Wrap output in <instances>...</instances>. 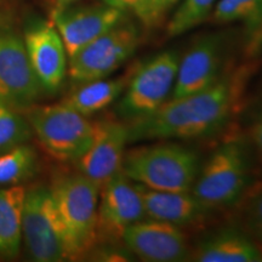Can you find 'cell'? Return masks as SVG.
Returning a JSON list of instances; mask_svg holds the SVG:
<instances>
[{
	"instance_id": "4316f807",
	"label": "cell",
	"mask_w": 262,
	"mask_h": 262,
	"mask_svg": "<svg viewBox=\"0 0 262 262\" xmlns=\"http://www.w3.org/2000/svg\"><path fill=\"white\" fill-rule=\"evenodd\" d=\"M102 2L111 6H114V8L127 11V10H133L136 5L142 3L143 0H102Z\"/></svg>"
},
{
	"instance_id": "7a4b0ae2",
	"label": "cell",
	"mask_w": 262,
	"mask_h": 262,
	"mask_svg": "<svg viewBox=\"0 0 262 262\" xmlns=\"http://www.w3.org/2000/svg\"><path fill=\"white\" fill-rule=\"evenodd\" d=\"M199 156L176 142H159L126 149L122 171L153 191H192L201 168Z\"/></svg>"
},
{
	"instance_id": "8992f818",
	"label": "cell",
	"mask_w": 262,
	"mask_h": 262,
	"mask_svg": "<svg viewBox=\"0 0 262 262\" xmlns=\"http://www.w3.org/2000/svg\"><path fill=\"white\" fill-rule=\"evenodd\" d=\"M179 60L175 51L166 50L134 68L125 90L118 98V116L131 122L159 110L172 94Z\"/></svg>"
},
{
	"instance_id": "5bb4252c",
	"label": "cell",
	"mask_w": 262,
	"mask_h": 262,
	"mask_svg": "<svg viewBox=\"0 0 262 262\" xmlns=\"http://www.w3.org/2000/svg\"><path fill=\"white\" fill-rule=\"evenodd\" d=\"M97 228L122 238L129 226L146 217L139 185L123 171L118 172L100 188Z\"/></svg>"
},
{
	"instance_id": "9c48e42d",
	"label": "cell",
	"mask_w": 262,
	"mask_h": 262,
	"mask_svg": "<svg viewBox=\"0 0 262 262\" xmlns=\"http://www.w3.org/2000/svg\"><path fill=\"white\" fill-rule=\"evenodd\" d=\"M124 10L106 3L93 5L57 6L52 12V24L60 33L68 57L110 31L126 17Z\"/></svg>"
},
{
	"instance_id": "e0dca14e",
	"label": "cell",
	"mask_w": 262,
	"mask_h": 262,
	"mask_svg": "<svg viewBox=\"0 0 262 262\" xmlns=\"http://www.w3.org/2000/svg\"><path fill=\"white\" fill-rule=\"evenodd\" d=\"M139 188L147 219L183 227L194 224L208 212L191 191H153L140 185Z\"/></svg>"
},
{
	"instance_id": "7c38bea8",
	"label": "cell",
	"mask_w": 262,
	"mask_h": 262,
	"mask_svg": "<svg viewBox=\"0 0 262 262\" xmlns=\"http://www.w3.org/2000/svg\"><path fill=\"white\" fill-rule=\"evenodd\" d=\"M225 54L222 35L212 33L196 39L180 57L175 86L169 100L187 96L214 84L225 73Z\"/></svg>"
},
{
	"instance_id": "277c9868",
	"label": "cell",
	"mask_w": 262,
	"mask_h": 262,
	"mask_svg": "<svg viewBox=\"0 0 262 262\" xmlns=\"http://www.w3.org/2000/svg\"><path fill=\"white\" fill-rule=\"evenodd\" d=\"M249 173L250 162L245 145L231 139L216 147L201 164L191 192L208 210L233 205L244 194Z\"/></svg>"
},
{
	"instance_id": "cb8c5ba5",
	"label": "cell",
	"mask_w": 262,
	"mask_h": 262,
	"mask_svg": "<svg viewBox=\"0 0 262 262\" xmlns=\"http://www.w3.org/2000/svg\"><path fill=\"white\" fill-rule=\"evenodd\" d=\"M182 0H143L131 11L143 27L153 28L162 24L168 12Z\"/></svg>"
},
{
	"instance_id": "d4e9b609",
	"label": "cell",
	"mask_w": 262,
	"mask_h": 262,
	"mask_svg": "<svg viewBox=\"0 0 262 262\" xmlns=\"http://www.w3.org/2000/svg\"><path fill=\"white\" fill-rule=\"evenodd\" d=\"M245 231L262 245V189L249 199L244 210Z\"/></svg>"
},
{
	"instance_id": "484cf974",
	"label": "cell",
	"mask_w": 262,
	"mask_h": 262,
	"mask_svg": "<svg viewBox=\"0 0 262 262\" xmlns=\"http://www.w3.org/2000/svg\"><path fill=\"white\" fill-rule=\"evenodd\" d=\"M249 137H250L254 148L256 149V153L262 160V107L255 114L253 122L250 124Z\"/></svg>"
},
{
	"instance_id": "30bf717a",
	"label": "cell",
	"mask_w": 262,
	"mask_h": 262,
	"mask_svg": "<svg viewBox=\"0 0 262 262\" xmlns=\"http://www.w3.org/2000/svg\"><path fill=\"white\" fill-rule=\"evenodd\" d=\"M42 93L24 40L12 33H0V100L17 110H28Z\"/></svg>"
},
{
	"instance_id": "5b68a950",
	"label": "cell",
	"mask_w": 262,
	"mask_h": 262,
	"mask_svg": "<svg viewBox=\"0 0 262 262\" xmlns=\"http://www.w3.org/2000/svg\"><path fill=\"white\" fill-rule=\"evenodd\" d=\"M26 118L44 149L61 162H77L96 133V123L63 102L29 107Z\"/></svg>"
},
{
	"instance_id": "4fadbf2b",
	"label": "cell",
	"mask_w": 262,
	"mask_h": 262,
	"mask_svg": "<svg viewBox=\"0 0 262 262\" xmlns=\"http://www.w3.org/2000/svg\"><path fill=\"white\" fill-rule=\"evenodd\" d=\"M127 145L126 123L116 120L96 123L93 143L77 160L79 172L101 188L108 180L122 171Z\"/></svg>"
},
{
	"instance_id": "ac0fdd59",
	"label": "cell",
	"mask_w": 262,
	"mask_h": 262,
	"mask_svg": "<svg viewBox=\"0 0 262 262\" xmlns=\"http://www.w3.org/2000/svg\"><path fill=\"white\" fill-rule=\"evenodd\" d=\"M131 72L133 70L117 78L107 77L81 83L66 98L63 103L85 117L93 116L116 102L122 96L129 83Z\"/></svg>"
},
{
	"instance_id": "3957f363",
	"label": "cell",
	"mask_w": 262,
	"mask_h": 262,
	"mask_svg": "<svg viewBox=\"0 0 262 262\" xmlns=\"http://www.w3.org/2000/svg\"><path fill=\"white\" fill-rule=\"evenodd\" d=\"M50 191L63 225L71 260L81 257L96 243L100 187L78 172L56 179Z\"/></svg>"
},
{
	"instance_id": "52a82bcc",
	"label": "cell",
	"mask_w": 262,
	"mask_h": 262,
	"mask_svg": "<svg viewBox=\"0 0 262 262\" xmlns=\"http://www.w3.org/2000/svg\"><path fill=\"white\" fill-rule=\"evenodd\" d=\"M22 239L34 261L71 260L63 225L50 188L45 186L26 189L22 210Z\"/></svg>"
},
{
	"instance_id": "9a60e30c",
	"label": "cell",
	"mask_w": 262,
	"mask_h": 262,
	"mask_svg": "<svg viewBox=\"0 0 262 262\" xmlns=\"http://www.w3.org/2000/svg\"><path fill=\"white\" fill-rule=\"evenodd\" d=\"M25 47L39 83L47 93H55L68 72L67 51L52 22L39 21L25 34Z\"/></svg>"
},
{
	"instance_id": "2e32d148",
	"label": "cell",
	"mask_w": 262,
	"mask_h": 262,
	"mask_svg": "<svg viewBox=\"0 0 262 262\" xmlns=\"http://www.w3.org/2000/svg\"><path fill=\"white\" fill-rule=\"evenodd\" d=\"M189 260L198 262H261L262 248L245 229H216L196 244Z\"/></svg>"
},
{
	"instance_id": "ba28073f",
	"label": "cell",
	"mask_w": 262,
	"mask_h": 262,
	"mask_svg": "<svg viewBox=\"0 0 262 262\" xmlns=\"http://www.w3.org/2000/svg\"><path fill=\"white\" fill-rule=\"evenodd\" d=\"M139 44V28L125 17L68 57L67 73L78 84L110 77L133 56Z\"/></svg>"
},
{
	"instance_id": "d6986e66",
	"label": "cell",
	"mask_w": 262,
	"mask_h": 262,
	"mask_svg": "<svg viewBox=\"0 0 262 262\" xmlns=\"http://www.w3.org/2000/svg\"><path fill=\"white\" fill-rule=\"evenodd\" d=\"M26 189L10 186L0 189V255L14 257L22 241V210Z\"/></svg>"
},
{
	"instance_id": "83f0119b",
	"label": "cell",
	"mask_w": 262,
	"mask_h": 262,
	"mask_svg": "<svg viewBox=\"0 0 262 262\" xmlns=\"http://www.w3.org/2000/svg\"><path fill=\"white\" fill-rule=\"evenodd\" d=\"M56 2H57V6H64V5L73 4V3L77 2V0H56Z\"/></svg>"
},
{
	"instance_id": "6da1fadb",
	"label": "cell",
	"mask_w": 262,
	"mask_h": 262,
	"mask_svg": "<svg viewBox=\"0 0 262 262\" xmlns=\"http://www.w3.org/2000/svg\"><path fill=\"white\" fill-rule=\"evenodd\" d=\"M248 74L247 68L225 72L210 86L166 101L156 112L127 122L129 143L189 140L215 134L237 110Z\"/></svg>"
},
{
	"instance_id": "8fae6325",
	"label": "cell",
	"mask_w": 262,
	"mask_h": 262,
	"mask_svg": "<svg viewBox=\"0 0 262 262\" xmlns=\"http://www.w3.org/2000/svg\"><path fill=\"white\" fill-rule=\"evenodd\" d=\"M129 253L142 261L180 262L191 258L192 249L181 227L166 222L143 219L123 232Z\"/></svg>"
},
{
	"instance_id": "7402d4cb",
	"label": "cell",
	"mask_w": 262,
	"mask_h": 262,
	"mask_svg": "<svg viewBox=\"0 0 262 262\" xmlns=\"http://www.w3.org/2000/svg\"><path fill=\"white\" fill-rule=\"evenodd\" d=\"M33 135L27 118L17 108L0 100V153L24 145Z\"/></svg>"
},
{
	"instance_id": "603a6c76",
	"label": "cell",
	"mask_w": 262,
	"mask_h": 262,
	"mask_svg": "<svg viewBox=\"0 0 262 262\" xmlns=\"http://www.w3.org/2000/svg\"><path fill=\"white\" fill-rule=\"evenodd\" d=\"M217 0H182L180 6L169 19V37H179L191 31L211 15Z\"/></svg>"
},
{
	"instance_id": "44dd1931",
	"label": "cell",
	"mask_w": 262,
	"mask_h": 262,
	"mask_svg": "<svg viewBox=\"0 0 262 262\" xmlns=\"http://www.w3.org/2000/svg\"><path fill=\"white\" fill-rule=\"evenodd\" d=\"M38 157L28 145L0 153V186H16L32 178L37 171Z\"/></svg>"
},
{
	"instance_id": "ffe728a7",
	"label": "cell",
	"mask_w": 262,
	"mask_h": 262,
	"mask_svg": "<svg viewBox=\"0 0 262 262\" xmlns=\"http://www.w3.org/2000/svg\"><path fill=\"white\" fill-rule=\"evenodd\" d=\"M211 17L217 24L244 22L253 35L251 48L258 47V39L262 38V0H217Z\"/></svg>"
}]
</instances>
